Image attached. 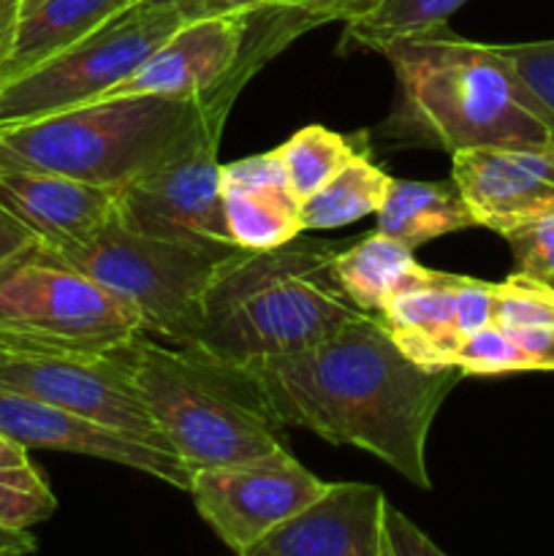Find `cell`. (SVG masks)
<instances>
[{
    "label": "cell",
    "instance_id": "cell-22",
    "mask_svg": "<svg viewBox=\"0 0 554 556\" xmlns=\"http://www.w3.org/2000/svg\"><path fill=\"white\" fill-rule=\"evenodd\" d=\"M492 326H498L536 369H554V288L514 271L494 282Z\"/></svg>",
    "mask_w": 554,
    "mask_h": 556
},
{
    "label": "cell",
    "instance_id": "cell-28",
    "mask_svg": "<svg viewBox=\"0 0 554 556\" xmlns=\"http://www.w3.org/2000/svg\"><path fill=\"white\" fill-rule=\"evenodd\" d=\"M503 58L514 65L519 79L536 98L543 117L554 130V38L527 43H498Z\"/></svg>",
    "mask_w": 554,
    "mask_h": 556
},
{
    "label": "cell",
    "instance_id": "cell-7",
    "mask_svg": "<svg viewBox=\"0 0 554 556\" xmlns=\"http://www.w3.org/2000/svg\"><path fill=\"white\" fill-rule=\"evenodd\" d=\"M136 334L128 304L38 239L0 264V345L106 353Z\"/></svg>",
    "mask_w": 554,
    "mask_h": 556
},
{
    "label": "cell",
    "instance_id": "cell-36",
    "mask_svg": "<svg viewBox=\"0 0 554 556\" xmlns=\"http://www.w3.org/2000/svg\"><path fill=\"white\" fill-rule=\"evenodd\" d=\"M30 465V456H27L25 445H20L16 440H11L9 434L0 432V467H22Z\"/></svg>",
    "mask_w": 554,
    "mask_h": 556
},
{
    "label": "cell",
    "instance_id": "cell-15",
    "mask_svg": "<svg viewBox=\"0 0 554 556\" xmlns=\"http://www.w3.org/2000/svg\"><path fill=\"white\" fill-rule=\"evenodd\" d=\"M244 33H248V14L185 20L123 85L109 90L103 98L204 96L237 71L244 49Z\"/></svg>",
    "mask_w": 554,
    "mask_h": 556
},
{
    "label": "cell",
    "instance_id": "cell-4",
    "mask_svg": "<svg viewBox=\"0 0 554 556\" xmlns=\"http://www.w3.org/2000/svg\"><path fill=\"white\" fill-rule=\"evenodd\" d=\"M342 248L304 237L269 250L239 248L212 277L185 348L248 367L324 342L364 315L335 275Z\"/></svg>",
    "mask_w": 554,
    "mask_h": 556
},
{
    "label": "cell",
    "instance_id": "cell-12",
    "mask_svg": "<svg viewBox=\"0 0 554 556\" xmlns=\"http://www.w3.org/2000/svg\"><path fill=\"white\" fill-rule=\"evenodd\" d=\"M494 282L424 269L378 315L394 345L429 372L454 367L465 337L492 326Z\"/></svg>",
    "mask_w": 554,
    "mask_h": 556
},
{
    "label": "cell",
    "instance_id": "cell-18",
    "mask_svg": "<svg viewBox=\"0 0 554 556\" xmlns=\"http://www.w3.org/2000/svg\"><path fill=\"white\" fill-rule=\"evenodd\" d=\"M228 233L242 250H269L302 237V199L288 185L277 152L221 166Z\"/></svg>",
    "mask_w": 554,
    "mask_h": 556
},
{
    "label": "cell",
    "instance_id": "cell-37",
    "mask_svg": "<svg viewBox=\"0 0 554 556\" xmlns=\"http://www.w3.org/2000/svg\"><path fill=\"white\" fill-rule=\"evenodd\" d=\"M141 5H150V9H174L185 16V20H196L199 11L204 9L206 0H139Z\"/></svg>",
    "mask_w": 554,
    "mask_h": 556
},
{
    "label": "cell",
    "instance_id": "cell-34",
    "mask_svg": "<svg viewBox=\"0 0 554 556\" xmlns=\"http://www.w3.org/2000/svg\"><path fill=\"white\" fill-rule=\"evenodd\" d=\"M282 0H206L199 16H217V14H253V11L272 9Z\"/></svg>",
    "mask_w": 554,
    "mask_h": 556
},
{
    "label": "cell",
    "instance_id": "cell-24",
    "mask_svg": "<svg viewBox=\"0 0 554 556\" xmlns=\"http://www.w3.org/2000/svg\"><path fill=\"white\" fill-rule=\"evenodd\" d=\"M364 150H367V139L362 141V136H342L324 125H307L275 152L280 157L288 185L304 201Z\"/></svg>",
    "mask_w": 554,
    "mask_h": 556
},
{
    "label": "cell",
    "instance_id": "cell-25",
    "mask_svg": "<svg viewBox=\"0 0 554 556\" xmlns=\"http://www.w3.org/2000/svg\"><path fill=\"white\" fill-rule=\"evenodd\" d=\"M467 0H375L364 14L345 22V47L378 49L380 43L405 33L449 25Z\"/></svg>",
    "mask_w": 554,
    "mask_h": 556
},
{
    "label": "cell",
    "instance_id": "cell-38",
    "mask_svg": "<svg viewBox=\"0 0 554 556\" xmlns=\"http://www.w3.org/2000/svg\"><path fill=\"white\" fill-rule=\"evenodd\" d=\"M36 3H38V0H22V14H25L27 9H33Z\"/></svg>",
    "mask_w": 554,
    "mask_h": 556
},
{
    "label": "cell",
    "instance_id": "cell-19",
    "mask_svg": "<svg viewBox=\"0 0 554 556\" xmlns=\"http://www.w3.org/2000/svg\"><path fill=\"white\" fill-rule=\"evenodd\" d=\"M139 0H38L22 14L5 58L3 79L11 81L96 33Z\"/></svg>",
    "mask_w": 554,
    "mask_h": 556
},
{
    "label": "cell",
    "instance_id": "cell-26",
    "mask_svg": "<svg viewBox=\"0 0 554 556\" xmlns=\"http://www.w3.org/2000/svg\"><path fill=\"white\" fill-rule=\"evenodd\" d=\"M58 510L52 489L36 465L0 467V527L30 530Z\"/></svg>",
    "mask_w": 554,
    "mask_h": 556
},
{
    "label": "cell",
    "instance_id": "cell-33",
    "mask_svg": "<svg viewBox=\"0 0 554 556\" xmlns=\"http://www.w3.org/2000/svg\"><path fill=\"white\" fill-rule=\"evenodd\" d=\"M20 20H22V0H0V65H3L5 58H9Z\"/></svg>",
    "mask_w": 554,
    "mask_h": 556
},
{
    "label": "cell",
    "instance_id": "cell-11",
    "mask_svg": "<svg viewBox=\"0 0 554 556\" xmlns=\"http://www.w3.org/2000/svg\"><path fill=\"white\" fill-rule=\"evenodd\" d=\"M217 144L141 174L117 190V220L147 237L234 244L223 210ZM237 248V244H234Z\"/></svg>",
    "mask_w": 554,
    "mask_h": 556
},
{
    "label": "cell",
    "instance_id": "cell-20",
    "mask_svg": "<svg viewBox=\"0 0 554 556\" xmlns=\"http://www.w3.org/2000/svg\"><path fill=\"white\" fill-rule=\"evenodd\" d=\"M378 217V231L411 250L476 226L465 199L454 179L416 182V179H391Z\"/></svg>",
    "mask_w": 554,
    "mask_h": 556
},
{
    "label": "cell",
    "instance_id": "cell-10",
    "mask_svg": "<svg viewBox=\"0 0 554 556\" xmlns=\"http://www.w3.org/2000/svg\"><path fill=\"white\" fill-rule=\"evenodd\" d=\"M326 489L329 483L299 465L288 448H280L239 465L193 472L188 494L201 519L239 554L324 497Z\"/></svg>",
    "mask_w": 554,
    "mask_h": 556
},
{
    "label": "cell",
    "instance_id": "cell-39",
    "mask_svg": "<svg viewBox=\"0 0 554 556\" xmlns=\"http://www.w3.org/2000/svg\"><path fill=\"white\" fill-rule=\"evenodd\" d=\"M5 85V79H3V68H0V87Z\"/></svg>",
    "mask_w": 554,
    "mask_h": 556
},
{
    "label": "cell",
    "instance_id": "cell-2",
    "mask_svg": "<svg viewBox=\"0 0 554 556\" xmlns=\"http://www.w3.org/2000/svg\"><path fill=\"white\" fill-rule=\"evenodd\" d=\"M277 52L280 47L269 36L248 30L237 71L204 96L103 98L47 117L0 125V168L123 188L152 168L221 144L239 90Z\"/></svg>",
    "mask_w": 554,
    "mask_h": 556
},
{
    "label": "cell",
    "instance_id": "cell-29",
    "mask_svg": "<svg viewBox=\"0 0 554 556\" xmlns=\"http://www.w3.org/2000/svg\"><path fill=\"white\" fill-rule=\"evenodd\" d=\"M516 271L538 277L554 288V215L532 220L505 233Z\"/></svg>",
    "mask_w": 554,
    "mask_h": 556
},
{
    "label": "cell",
    "instance_id": "cell-3",
    "mask_svg": "<svg viewBox=\"0 0 554 556\" xmlns=\"http://www.w3.org/2000/svg\"><path fill=\"white\" fill-rule=\"evenodd\" d=\"M396 76V101L380 136L449 155L476 147L552 139V125L498 43L462 38L449 25L380 43Z\"/></svg>",
    "mask_w": 554,
    "mask_h": 556
},
{
    "label": "cell",
    "instance_id": "cell-16",
    "mask_svg": "<svg viewBox=\"0 0 554 556\" xmlns=\"http://www.w3.org/2000/svg\"><path fill=\"white\" fill-rule=\"evenodd\" d=\"M386 503L369 483H329L324 497L237 556H386Z\"/></svg>",
    "mask_w": 554,
    "mask_h": 556
},
{
    "label": "cell",
    "instance_id": "cell-32",
    "mask_svg": "<svg viewBox=\"0 0 554 556\" xmlns=\"http://www.w3.org/2000/svg\"><path fill=\"white\" fill-rule=\"evenodd\" d=\"M33 242H36V237L5 206H0V264Z\"/></svg>",
    "mask_w": 554,
    "mask_h": 556
},
{
    "label": "cell",
    "instance_id": "cell-27",
    "mask_svg": "<svg viewBox=\"0 0 554 556\" xmlns=\"http://www.w3.org/2000/svg\"><path fill=\"white\" fill-rule=\"evenodd\" d=\"M454 367L462 375H508L536 369L530 358L498 326H487V329L465 337L462 348L456 351Z\"/></svg>",
    "mask_w": 554,
    "mask_h": 556
},
{
    "label": "cell",
    "instance_id": "cell-17",
    "mask_svg": "<svg viewBox=\"0 0 554 556\" xmlns=\"http://www.w3.org/2000/svg\"><path fill=\"white\" fill-rule=\"evenodd\" d=\"M117 190L43 172L0 168V206L52 250L71 248L117 215Z\"/></svg>",
    "mask_w": 554,
    "mask_h": 556
},
{
    "label": "cell",
    "instance_id": "cell-9",
    "mask_svg": "<svg viewBox=\"0 0 554 556\" xmlns=\"http://www.w3.org/2000/svg\"><path fill=\"white\" fill-rule=\"evenodd\" d=\"M0 389L92 418L174 454L139 391L109 353L0 345Z\"/></svg>",
    "mask_w": 554,
    "mask_h": 556
},
{
    "label": "cell",
    "instance_id": "cell-35",
    "mask_svg": "<svg viewBox=\"0 0 554 556\" xmlns=\"http://www.w3.org/2000/svg\"><path fill=\"white\" fill-rule=\"evenodd\" d=\"M38 548L30 530H9L0 527V556H27Z\"/></svg>",
    "mask_w": 554,
    "mask_h": 556
},
{
    "label": "cell",
    "instance_id": "cell-23",
    "mask_svg": "<svg viewBox=\"0 0 554 556\" xmlns=\"http://www.w3.org/2000/svg\"><path fill=\"white\" fill-rule=\"evenodd\" d=\"M389 185L391 177L369 161V152H358L324 188L302 201L304 231H331L375 215Z\"/></svg>",
    "mask_w": 554,
    "mask_h": 556
},
{
    "label": "cell",
    "instance_id": "cell-31",
    "mask_svg": "<svg viewBox=\"0 0 554 556\" xmlns=\"http://www.w3.org/2000/svg\"><path fill=\"white\" fill-rule=\"evenodd\" d=\"M375 0H282L272 9H288L304 20V25L315 27L324 22H351L373 5Z\"/></svg>",
    "mask_w": 554,
    "mask_h": 556
},
{
    "label": "cell",
    "instance_id": "cell-1",
    "mask_svg": "<svg viewBox=\"0 0 554 556\" xmlns=\"http://www.w3.org/2000/svg\"><path fill=\"white\" fill-rule=\"evenodd\" d=\"M282 427L356 445L418 489H432L427 438L445 396L465 375L413 364L373 315H358L307 351L244 367Z\"/></svg>",
    "mask_w": 554,
    "mask_h": 556
},
{
    "label": "cell",
    "instance_id": "cell-13",
    "mask_svg": "<svg viewBox=\"0 0 554 556\" xmlns=\"http://www.w3.org/2000/svg\"><path fill=\"white\" fill-rule=\"evenodd\" d=\"M451 179L476 226L505 237L554 215V136L538 144L454 152Z\"/></svg>",
    "mask_w": 554,
    "mask_h": 556
},
{
    "label": "cell",
    "instance_id": "cell-6",
    "mask_svg": "<svg viewBox=\"0 0 554 556\" xmlns=\"http://www.w3.org/2000/svg\"><path fill=\"white\" fill-rule=\"evenodd\" d=\"M234 244H190L147 237L125 228L117 217L90 239L54 250L71 266L128 304L141 331L190 345L199 326L201 299Z\"/></svg>",
    "mask_w": 554,
    "mask_h": 556
},
{
    "label": "cell",
    "instance_id": "cell-30",
    "mask_svg": "<svg viewBox=\"0 0 554 556\" xmlns=\"http://www.w3.org/2000/svg\"><path fill=\"white\" fill-rule=\"evenodd\" d=\"M383 538L386 556H445L405 514L389 503L383 508Z\"/></svg>",
    "mask_w": 554,
    "mask_h": 556
},
{
    "label": "cell",
    "instance_id": "cell-21",
    "mask_svg": "<svg viewBox=\"0 0 554 556\" xmlns=\"http://www.w3.org/2000/svg\"><path fill=\"white\" fill-rule=\"evenodd\" d=\"M413 250L386 233L375 231L335 255V275L342 291L364 315L378 318L391 299L421 277Z\"/></svg>",
    "mask_w": 554,
    "mask_h": 556
},
{
    "label": "cell",
    "instance_id": "cell-14",
    "mask_svg": "<svg viewBox=\"0 0 554 556\" xmlns=\"http://www.w3.org/2000/svg\"><path fill=\"white\" fill-rule=\"evenodd\" d=\"M0 432L25 448L63 451V454L114 462L136 472H147L163 483H172L182 492H188L190 478H193V472L172 451L155 448L106 424L3 389H0Z\"/></svg>",
    "mask_w": 554,
    "mask_h": 556
},
{
    "label": "cell",
    "instance_id": "cell-8",
    "mask_svg": "<svg viewBox=\"0 0 554 556\" xmlns=\"http://www.w3.org/2000/svg\"><path fill=\"white\" fill-rule=\"evenodd\" d=\"M185 16L174 9L130 5L74 47L0 87V125L47 117L63 109L101 101L123 85Z\"/></svg>",
    "mask_w": 554,
    "mask_h": 556
},
{
    "label": "cell",
    "instance_id": "cell-5",
    "mask_svg": "<svg viewBox=\"0 0 554 556\" xmlns=\"http://www.w3.org/2000/svg\"><path fill=\"white\" fill-rule=\"evenodd\" d=\"M106 353L125 369L190 472L288 448L286 427L272 416L244 367L196 348L161 345L144 331Z\"/></svg>",
    "mask_w": 554,
    "mask_h": 556
}]
</instances>
